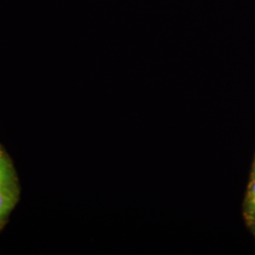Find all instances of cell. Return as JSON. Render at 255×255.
<instances>
[{"instance_id":"1","label":"cell","mask_w":255,"mask_h":255,"mask_svg":"<svg viewBox=\"0 0 255 255\" xmlns=\"http://www.w3.org/2000/svg\"><path fill=\"white\" fill-rule=\"evenodd\" d=\"M16 196L11 186L0 187V220L5 218L14 207Z\"/></svg>"},{"instance_id":"2","label":"cell","mask_w":255,"mask_h":255,"mask_svg":"<svg viewBox=\"0 0 255 255\" xmlns=\"http://www.w3.org/2000/svg\"><path fill=\"white\" fill-rule=\"evenodd\" d=\"M13 181L12 167L4 155H0V187L11 186Z\"/></svg>"},{"instance_id":"3","label":"cell","mask_w":255,"mask_h":255,"mask_svg":"<svg viewBox=\"0 0 255 255\" xmlns=\"http://www.w3.org/2000/svg\"><path fill=\"white\" fill-rule=\"evenodd\" d=\"M245 216L251 222H255V178L249 184L245 203Z\"/></svg>"},{"instance_id":"4","label":"cell","mask_w":255,"mask_h":255,"mask_svg":"<svg viewBox=\"0 0 255 255\" xmlns=\"http://www.w3.org/2000/svg\"><path fill=\"white\" fill-rule=\"evenodd\" d=\"M255 169H254V174H253V178H255V167H254Z\"/></svg>"},{"instance_id":"5","label":"cell","mask_w":255,"mask_h":255,"mask_svg":"<svg viewBox=\"0 0 255 255\" xmlns=\"http://www.w3.org/2000/svg\"><path fill=\"white\" fill-rule=\"evenodd\" d=\"M254 232H255V222H254Z\"/></svg>"},{"instance_id":"6","label":"cell","mask_w":255,"mask_h":255,"mask_svg":"<svg viewBox=\"0 0 255 255\" xmlns=\"http://www.w3.org/2000/svg\"><path fill=\"white\" fill-rule=\"evenodd\" d=\"M3 154V152H2V150H1V147H0V155Z\"/></svg>"}]
</instances>
